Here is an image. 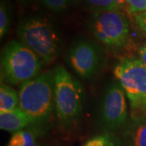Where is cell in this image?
Here are the masks:
<instances>
[{"instance_id":"19","label":"cell","mask_w":146,"mask_h":146,"mask_svg":"<svg viewBox=\"0 0 146 146\" xmlns=\"http://www.w3.org/2000/svg\"><path fill=\"white\" fill-rule=\"evenodd\" d=\"M21 5H28V4H30L31 3H33L34 0H17Z\"/></svg>"},{"instance_id":"1","label":"cell","mask_w":146,"mask_h":146,"mask_svg":"<svg viewBox=\"0 0 146 146\" xmlns=\"http://www.w3.org/2000/svg\"><path fill=\"white\" fill-rule=\"evenodd\" d=\"M41 67L40 58L22 42L11 41L2 50L1 78L7 83L22 84L37 76Z\"/></svg>"},{"instance_id":"17","label":"cell","mask_w":146,"mask_h":146,"mask_svg":"<svg viewBox=\"0 0 146 146\" xmlns=\"http://www.w3.org/2000/svg\"><path fill=\"white\" fill-rule=\"evenodd\" d=\"M128 13L136 15L140 12L146 11V0H126Z\"/></svg>"},{"instance_id":"18","label":"cell","mask_w":146,"mask_h":146,"mask_svg":"<svg viewBox=\"0 0 146 146\" xmlns=\"http://www.w3.org/2000/svg\"><path fill=\"white\" fill-rule=\"evenodd\" d=\"M139 54H140V59L141 62L144 63L146 67V44H144L139 48Z\"/></svg>"},{"instance_id":"16","label":"cell","mask_w":146,"mask_h":146,"mask_svg":"<svg viewBox=\"0 0 146 146\" xmlns=\"http://www.w3.org/2000/svg\"><path fill=\"white\" fill-rule=\"evenodd\" d=\"M71 0H41L42 3L49 10L62 11L69 5Z\"/></svg>"},{"instance_id":"3","label":"cell","mask_w":146,"mask_h":146,"mask_svg":"<svg viewBox=\"0 0 146 146\" xmlns=\"http://www.w3.org/2000/svg\"><path fill=\"white\" fill-rule=\"evenodd\" d=\"M19 107L33 123L48 118L54 106V72L40 74L21 84Z\"/></svg>"},{"instance_id":"10","label":"cell","mask_w":146,"mask_h":146,"mask_svg":"<svg viewBox=\"0 0 146 146\" xmlns=\"http://www.w3.org/2000/svg\"><path fill=\"white\" fill-rule=\"evenodd\" d=\"M126 146H146V119L135 118L124 131Z\"/></svg>"},{"instance_id":"11","label":"cell","mask_w":146,"mask_h":146,"mask_svg":"<svg viewBox=\"0 0 146 146\" xmlns=\"http://www.w3.org/2000/svg\"><path fill=\"white\" fill-rule=\"evenodd\" d=\"M19 107V95L5 84L0 86V112L10 111Z\"/></svg>"},{"instance_id":"12","label":"cell","mask_w":146,"mask_h":146,"mask_svg":"<svg viewBox=\"0 0 146 146\" xmlns=\"http://www.w3.org/2000/svg\"><path fill=\"white\" fill-rule=\"evenodd\" d=\"M36 135L33 131H20L13 133L7 146H36Z\"/></svg>"},{"instance_id":"5","label":"cell","mask_w":146,"mask_h":146,"mask_svg":"<svg viewBox=\"0 0 146 146\" xmlns=\"http://www.w3.org/2000/svg\"><path fill=\"white\" fill-rule=\"evenodd\" d=\"M90 29L98 40L110 49L123 47L130 36L127 20L119 10L94 11Z\"/></svg>"},{"instance_id":"13","label":"cell","mask_w":146,"mask_h":146,"mask_svg":"<svg viewBox=\"0 0 146 146\" xmlns=\"http://www.w3.org/2000/svg\"><path fill=\"white\" fill-rule=\"evenodd\" d=\"M84 146H121V142L112 134H104L90 139Z\"/></svg>"},{"instance_id":"21","label":"cell","mask_w":146,"mask_h":146,"mask_svg":"<svg viewBox=\"0 0 146 146\" xmlns=\"http://www.w3.org/2000/svg\"><path fill=\"white\" fill-rule=\"evenodd\" d=\"M141 108H142V109H144L146 111V100L145 101V102H143V104H142V106H141Z\"/></svg>"},{"instance_id":"14","label":"cell","mask_w":146,"mask_h":146,"mask_svg":"<svg viewBox=\"0 0 146 146\" xmlns=\"http://www.w3.org/2000/svg\"><path fill=\"white\" fill-rule=\"evenodd\" d=\"M10 12L5 1L2 0L0 4V37L7 34L10 26Z\"/></svg>"},{"instance_id":"9","label":"cell","mask_w":146,"mask_h":146,"mask_svg":"<svg viewBox=\"0 0 146 146\" xmlns=\"http://www.w3.org/2000/svg\"><path fill=\"white\" fill-rule=\"evenodd\" d=\"M33 123L31 118L20 107L10 111L0 112V128L15 133L22 131L25 127Z\"/></svg>"},{"instance_id":"4","label":"cell","mask_w":146,"mask_h":146,"mask_svg":"<svg viewBox=\"0 0 146 146\" xmlns=\"http://www.w3.org/2000/svg\"><path fill=\"white\" fill-rule=\"evenodd\" d=\"M54 106L60 121L75 120L83 108L84 89L77 80L62 66L54 71Z\"/></svg>"},{"instance_id":"2","label":"cell","mask_w":146,"mask_h":146,"mask_svg":"<svg viewBox=\"0 0 146 146\" xmlns=\"http://www.w3.org/2000/svg\"><path fill=\"white\" fill-rule=\"evenodd\" d=\"M20 42L36 54L44 63H51L59 50V37L53 25L44 17L32 16L21 21Z\"/></svg>"},{"instance_id":"15","label":"cell","mask_w":146,"mask_h":146,"mask_svg":"<svg viewBox=\"0 0 146 146\" xmlns=\"http://www.w3.org/2000/svg\"><path fill=\"white\" fill-rule=\"evenodd\" d=\"M88 5L94 8V11L106 10H119V7L114 0H84Z\"/></svg>"},{"instance_id":"6","label":"cell","mask_w":146,"mask_h":146,"mask_svg":"<svg viewBox=\"0 0 146 146\" xmlns=\"http://www.w3.org/2000/svg\"><path fill=\"white\" fill-rule=\"evenodd\" d=\"M114 75L124 89L133 109L146 100V67L140 58H127L117 63Z\"/></svg>"},{"instance_id":"20","label":"cell","mask_w":146,"mask_h":146,"mask_svg":"<svg viewBox=\"0 0 146 146\" xmlns=\"http://www.w3.org/2000/svg\"><path fill=\"white\" fill-rule=\"evenodd\" d=\"M115 1V3L118 5V7H119L121 6L124 5L125 3H127V1L126 0H114Z\"/></svg>"},{"instance_id":"22","label":"cell","mask_w":146,"mask_h":146,"mask_svg":"<svg viewBox=\"0 0 146 146\" xmlns=\"http://www.w3.org/2000/svg\"><path fill=\"white\" fill-rule=\"evenodd\" d=\"M142 30H143V31L145 32V33H146V26L145 27V28H144V29H142Z\"/></svg>"},{"instance_id":"8","label":"cell","mask_w":146,"mask_h":146,"mask_svg":"<svg viewBox=\"0 0 146 146\" xmlns=\"http://www.w3.org/2000/svg\"><path fill=\"white\" fill-rule=\"evenodd\" d=\"M127 116L125 91L121 85L113 84L105 94L102 108V121L107 128L115 130L125 123Z\"/></svg>"},{"instance_id":"7","label":"cell","mask_w":146,"mask_h":146,"mask_svg":"<svg viewBox=\"0 0 146 146\" xmlns=\"http://www.w3.org/2000/svg\"><path fill=\"white\" fill-rule=\"evenodd\" d=\"M101 56L98 47L94 42L80 39L73 44L69 51V62L80 77L89 78L99 67Z\"/></svg>"}]
</instances>
